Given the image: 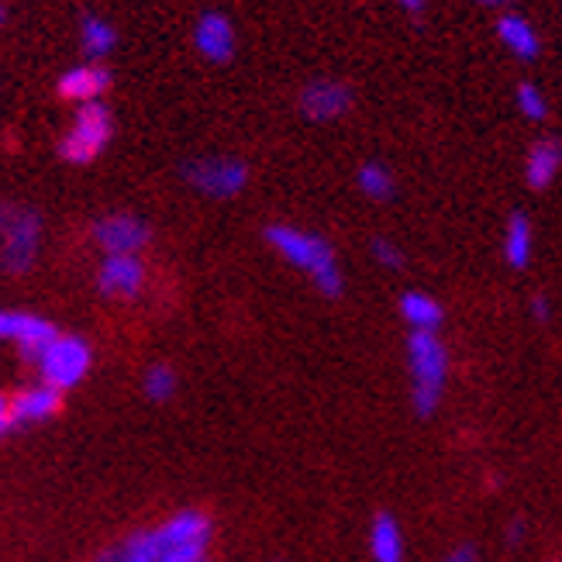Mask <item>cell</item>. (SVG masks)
<instances>
[{
    "label": "cell",
    "instance_id": "obj_6",
    "mask_svg": "<svg viewBox=\"0 0 562 562\" xmlns=\"http://www.w3.org/2000/svg\"><path fill=\"white\" fill-rule=\"evenodd\" d=\"M90 362H93V352L80 335H56V341H48L42 356L35 359L42 383L56 390L77 386L90 373Z\"/></svg>",
    "mask_w": 562,
    "mask_h": 562
},
{
    "label": "cell",
    "instance_id": "obj_29",
    "mask_svg": "<svg viewBox=\"0 0 562 562\" xmlns=\"http://www.w3.org/2000/svg\"><path fill=\"white\" fill-rule=\"evenodd\" d=\"M446 562H480V555H476V549H470V546H462V549H456Z\"/></svg>",
    "mask_w": 562,
    "mask_h": 562
},
{
    "label": "cell",
    "instance_id": "obj_14",
    "mask_svg": "<svg viewBox=\"0 0 562 562\" xmlns=\"http://www.w3.org/2000/svg\"><path fill=\"white\" fill-rule=\"evenodd\" d=\"M59 407H63V390L48 386V383L24 386L21 394L11 397L14 425H38V422H48L53 414H59Z\"/></svg>",
    "mask_w": 562,
    "mask_h": 562
},
{
    "label": "cell",
    "instance_id": "obj_5",
    "mask_svg": "<svg viewBox=\"0 0 562 562\" xmlns=\"http://www.w3.org/2000/svg\"><path fill=\"white\" fill-rule=\"evenodd\" d=\"M183 180L198 193H204V198L232 201L246 190L249 166L235 156H201V159H190L183 166Z\"/></svg>",
    "mask_w": 562,
    "mask_h": 562
},
{
    "label": "cell",
    "instance_id": "obj_19",
    "mask_svg": "<svg viewBox=\"0 0 562 562\" xmlns=\"http://www.w3.org/2000/svg\"><path fill=\"white\" fill-rule=\"evenodd\" d=\"M397 311H401L404 325L411 331H438V328H442V322H446L442 304H438L431 293H425V290H407L404 297L397 301Z\"/></svg>",
    "mask_w": 562,
    "mask_h": 562
},
{
    "label": "cell",
    "instance_id": "obj_8",
    "mask_svg": "<svg viewBox=\"0 0 562 562\" xmlns=\"http://www.w3.org/2000/svg\"><path fill=\"white\" fill-rule=\"evenodd\" d=\"M149 238H153L149 222L128 211L104 214L101 222L93 225V241L104 256H138L149 246Z\"/></svg>",
    "mask_w": 562,
    "mask_h": 562
},
{
    "label": "cell",
    "instance_id": "obj_21",
    "mask_svg": "<svg viewBox=\"0 0 562 562\" xmlns=\"http://www.w3.org/2000/svg\"><path fill=\"white\" fill-rule=\"evenodd\" d=\"M111 555H114V562H159V555H162V546H159V535H156V528L128 535L125 542L111 549Z\"/></svg>",
    "mask_w": 562,
    "mask_h": 562
},
{
    "label": "cell",
    "instance_id": "obj_33",
    "mask_svg": "<svg viewBox=\"0 0 562 562\" xmlns=\"http://www.w3.org/2000/svg\"><path fill=\"white\" fill-rule=\"evenodd\" d=\"M0 24H4V8H0Z\"/></svg>",
    "mask_w": 562,
    "mask_h": 562
},
{
    "label": "cell",
    "instance_id": "obj_17",
    "mask_svg": "<svg viewBox=\"0 0 562 562\" xmlns=\"http://www.w3.org/2000/svg\"><path fill=\"white\" fill-rule=\"evenodd\" d=\"M504 262L510 270H525L535 256V225L528 222L525 211H515L504 225V241H501Z\"/></svg>",
    "mask_w": 562,
    "mask_h": 562
},
{
    "label": "cell",
    "instance_id": "obj_28",
    "mask_svg": "<svg viewBox=\"0 0 562 562\" xmlns=\"http://www.w3.org/2000/svg\"><path fill=\"white\" fill-rule=\"evenodd\" d=\"M394 4H397L404 14H411V18H422V14L428 11V0H394Z\"/></svg>",
    "mask_w": 562,
    "mask_h": 562
},
{
    "label": "cell",
    "instance_id": "obj_4",
    "mask_svg": "<svg viewBox=\"0 0 562 562\" xmlns=\"http://www.w3.org/2000/svg\"><path fill=\"white\" fill-rule=\"evenodd\" d=\"M159 562H211V518L204 510H177L159 528Z\"/></svg>",
    "mask_w": 562,
    "mask_h": 562
},
{
    "label": "cell",
    "instance_id": "obj_18",
    "mask_svg": "<svg viewBox=\"0 0 562 562\" xmlns=\"http://www.w3.org/2000/svg\"><path fill=\"white\" fill-rule=\"evenodd\" d=\"M370 555L373 562H407V546H404V528L394 515H380L370 525Z\"/></svg>",
    "mask_w": 562,
    "mask_h": 562
},
{
    "label": "cell",
    "instance_id": "obj_20",
    "mask_svg": "<svg viewBox=\"0 0 562 562\" xmlns=\"http://www.w3.org/2000/svg\"><path fill=\"white\" fill-rule=\"evenodd\" d=\"M114 45H117V32H114V24L101 14H80V48H83V56L87 63H101L114 53Z\"/></svg>",
    "mask_w": 562,
    "mask_h": 562
},
{
    "label": "cell",
    "instance_id": "obj_15",
    "mask_svg": "<svg viewBox=\"0 0 562 562\" xmlns=\"http://www.w3.org/2000/svg\"><path fill=\"white\" fill-rule=\"evenodd\" d=\"M497 38L504 42L507 53H510V56H518L521 63H535V59H539V53H542V38H539V32H535V29H531V21L521 18V14L504 11V14L497 18Z\"/></svg>",
    "mask_w": 562,
    "mask_h": 562
},
{
    "label": "cell",
    "instance_id": "obj_13",
    "mask_svg": "<svg viewBox=\"0 0 562 562\" xmlns=\"http://www.w3.org/2000/svg\"><path fill=\"white\" fill-rule=\"evenodd\" d=\"M108 87H111V72L101 63H80V66L63 72L59 83H56V93L63 97V101L80 108V104L101 101V97L108 93Z\"/></svg>",
    "mask_w": 562,
    "mask_h": 562
},
{
    "label": "cell",
    "instance_id": "obj_1",
    "mask_svg": "<svg viewBox=\"0 0 562 562\" xmlns=\"http://www.w3.org/2000/svg\"><path fill=\"white\" fill-rule=\"evenodd\" d=\"M262 238H266V246H270L286 266L301 270L325 297H341L346 277H341L338 256L328 238H322L317 232H304L297 225H283V222L266 228Z\"/></svg>",
    "mask_w": 562,
    "mask_h": 562
},
{
    "label": "cell",
    "instance_id": "obj_3",
    "mask_svg": "<svg viewBox=\"0 0 562 562\" xmlns=\"http://www.w3.org/2000/svg\"><path fill=\"white\" fill-rule=\"evenodd\" d=\"M111 135H114V114H111V108L101 104V101L80 104L77 114H72V125L59 138L56 153L69 166H90L97 156L108 149Z\"/></svg>",
    "mask_w": 562,
    "mask_h": 562
},
{
    "label": "cell",
    "instance_id": "obj_32",
    "mask_svg": "<svg viewBox=\"0 0 562 562\" xmlns=\"http://www.w3.org/2000/svg\"><path fill=\"white\" fill-rule=\"evenodd\" d=\"M4 217H8V211H0V228H4Z\"/></svg>",
    "mask_w": 562,
    "mask_h": 562
},
{
    "label": "cell",
    "instance_id": "obj_12",
    "mask_svg": "<svg viewBox=\"0 0 562 562\" xmlns=\"http://www.w3.org/2000/svg\"><path fill=\"white\" fill-rule=\"evenodd\" d=\"M145 286V262L138 256H104L97 270V290L114 301H132Z\"/></svg>",
    "mask_w": 562,
    "mask_h": 562
},
{
    "label": "cell",
    "instance_id": "obj_16",
    "mask_svg": "<svg viewBox=\"0 0 562 562\" xmlns=\"http://www.w3.org/2000/svg\"><path fill=\"white\" fill-rule=\"evenodd\" d=\"M559 169H562V142L552 138V135L535 142L531 149H528V156H525V180H528V187L531 190L552 187V180L559 177Z\"/></svg>",
    "mask_w": 562,
    "mask_h": 562
},
{
    "label": "cell",
    "instance_id": "obj_26",
    "mask_svg": "<svg viewBox=\"0 0 562 562\" xmlns=\"http://www.w3.org/2000/svg\"><path fill=\"white\" fill-rule=\"evenodd\" d=\"M531 314L539 317V322H549V317H552V304H549L546 293H535V297H531Z\"/></svg>",
    "mask_w": 562,
    "mask_h": 562
},
{
    "label": "cell",
    "instance_id": "obj_11",
    "mask_svg": "<svg viewBox=\"0 0 562 562\" xmlns=\"http://www.w3.org/2000/svg\"><path fill=\"white\" fill-rule=\"evenodd\" d=\"M193 45L207 63H232L235 59V48H238V35H235V24L228 14L222 11H204L193 24Z\"/></svg>",
    "mask_w": 562,
    "mask_h": 562
},
{
    "label": "cell",
    "instance_id": "obj_24",
    "mask_svg": "<svg viewBox=\"0 0 562 562\" xmlns=\"http://www.w3.org/2000/svg\"><path fill=\"white\" fill-rule=\"evenodd\" d=\"M515 101H518V111L528 117V121H546L549 114V101H546V93L539 90V83H521L518 93H515Z\"/></svg>",
    "mask_w": 562,
    "mask_h": 562
},
{
    "label": "cell",
    "instance_id": "obj_30",
    "mask_svg": "<svg viewBox=\"0 0 562 562\" xmlns=\"http://www.w3.org/2000/svg\"><path fill=\"white\" fill-rule=\"evenodd\" d=\"M521 539H525V521H510L507 525V542L510 546H521Z\"/></svg>",
    "mask_w": 562,
    "mask_h": 562
},
{
    "label": "cell",
    "instance_id": "obj_7",
    "mask_svg": "<svg viewBox=\"0 0 562 562\" xmlns=\"http://www.w3.org/2000/svg\"><path fill=\"white\" fill-rule=\"evenodd\" d=\"M4 246H0V266L21 277L35 266L38 241H42V217L35 211H11L4 217Z\"/></svg>",
    "mask_w": 562,
    "mask_h": 562
},
{
    "label": "cell",
    "instance_id": "obj_31",
    "mask_svg": "<svg viewBox=\"0 0 562 562\" xmlns=\"http://www.w3.org/2000/svg\"><path fill=\"white\" fill-rule=\"evenodd\" d=\"M476 4H483V8H507L510 0H476Z\"/></svg>",
    "mask_w": 562,
    "mask_h": 562
},
{
    "label": "cell",
    "instance_id": "obj_27",
    "mask_svg": "<svg viewBox=\"0 0 562 562\" xmlns=\"http://www.w3.org/2000/svg\"><path fill=\"white\" fill-rule=\"evenodd\" d=\"M14 428V411H11V397L0 394V435H8Z\"/></svg>",
    "mask_w": 562,
    "mask_h": 562
},
{
    "label": "cell",
    "instance_id": "obj_25",
    "mask_svg": "<svg viewBox=\"0 0 562 562\" xmlns=\"http://www.w3.org/2000/svg\"><path fill=\"white\" fill-rule=\"evenodd\" d=\"M373 259L383 266V270H401L404 266V252L397 241H390V238H373V246H370Z\"/></svg>",
    "mask_w": 562,
    "mask_h": 562
},
{
    "label": "cell",
    "instance_id": "obj_22",
    "mask_svg": "<svg viewBox=\"0 0 562 562\" xmlns=\"http://www.w3.org/2000/svg\"><path fill=\"white\" fill-rule=\"evenodd\" d=\"M356 183H359V193L362 198H370V201H390L397 193V180H394V173L383 166V162H366V166H359V177H356Z\"/></svg>",
    "mask_w": 562,
    "mask_h": 562
},
{
    "label": "cell",
    "instance_id": "obj_9",
    "mask_svg": "<svg viewBox=\"0 0 562 562\" xmlns=\"http://www.w3.org/2000/svg\"><path fill=\"white\" fill-rule=\"evenodd\" d=\"M301 114L314 125H328V121H338L352 111V90L341 80H311L301 90Z\"/></svg>",
    "mask_w": 562,
    "mask_h": 562
},
{
    "label": "cell",
    "instance_id": "obj_10",
    "mask_svg": "<svg viewBox=\"0 0 562 562\" xmlns=\"http://www.w3.org/2000/svg\"><path fill=\"white\" fill-rule=\"evenodd\" d=\"M56 325H48L38 314H21V311H0V341H14L24 352V359H38L48 341H56Z\"/></svg>",
    "mask_w": 562,
    "mask_h": 562
},
{
    "label": "cell",
    "instance_id": "obj_23",
    "mask_svg": "<svg viewBox=\"0 0 562 562\" xmlns=\"http://www.w3.org/2000/svg\"><path fill=\"white\" fill-rule=\"evenodd\" d=\"M177 386H180V380H177V370H173V366H166V362H156V366H149V370H145V376H142V390H145V397L156 401V404L173 401Z\"/></svg>",
    "mask_w": 562,
    "mask_h": 562
},
{
    "label": "cell",
    "instance_id": "obj_2",
    "mask_svg": "<svg viewBox=\"0 0 562 562\" xmlns=\"http://www.w3.org/2000/svg\"><path fill=\"white\" fill-rule=\"evenodd\" d=\"M449 370H452V356L449 346L438 331H411L407 335V373H411V401L414 411L422 418H431L446 397L449 386Z\"/></svg>",
    "mask_w": 562,
    "mask_h": 562
}]
</instances>
